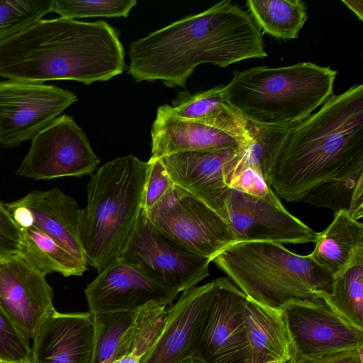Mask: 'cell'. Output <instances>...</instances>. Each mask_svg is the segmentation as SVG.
Masks as SVG:
<instances>
[{"mask_svg":"<svg viewBox=\"0 0 363 363\" xmlns=\"http://www.w3.org/2000/svg\"><path fill=\"white\" fill-rule=\"evenodd\" d=\"M259 165L274 193L301 201L312 187L363 170V84L332 95L315 113L259 143Z\"/></svg>","mask_w":363,"mask_h":363,"instance_id":"1","label":"cell"},{"mask_svg":"<svg viewBox=\"0 0 363 363\" xmlns=\"http://www.w3.org/2000/svg\"><path fill=\"white\" fill-rule=\"evenodd\" d=\"M128 55V73L134 80L162 81L169 87H184L201 64L223 68L267 56L262 34L251 16L230 0L136 40Z\"/></svg>","mask_w":363,"mask_h":363,"instance_id":"2","label":"cell"},{"mask_svg":"<svg viewBox=\"0 0 363 363\" xmlns=\"http://www.w3.org/2000/svg\"><path fill=\"white\" fill-rule=\"evenodd\" d=\"M124 68L118 34L104 21L41 19L0 43V77L8 80L89 85L109 80Z\"/></svg>","mask_w":363,"mask_h":363,"instance_id":"3","label":"cell"},{"mask_svg":"<svg viewBox=\"0 0 363 363\" xmlns=\"http://www.w3.org/2000/svg\"><path fill=\"white\" fill-rule=\"evenodd\" d=\"M148 169V161L130 155L106 162L91 176L79 240L86 264L99 272L118 261L135 230Z\"/></svg>","mask_w":363,"mask_h":363,"instance_id":"4","label":"cell"},{"mask_svg":"<svg viewBox=\"0 0 363 363\" xmlns=\"http://www.w3.org/2000/svg\"><path fill=\"white\" fill-rule=\"evenodd\" d=\"M337 72L311 62L235 71L225 85L228 105L247 121L287 126L310 116L333 93Z\"/></svg>","mask_w":363,"mask_h":363,"instance_id":"5","label":"cell"},{"mask_svg":"<svg viewBox=\"0 0 363 363\" xmlns=\"http://www.w3.org/2000/svg\"><path fill=\"white\" fill-rule=\"evenodd\" d=\"M212 262L247 298L275 309L294 301H319L332 291V273L310 255H297L279 243L235 242Z\"/></svg>","mask_w":363,"mask_h":363,"instance_id":"6","label":"cell"},{"mask_svg":"<svg viewBox=\"0 0 363 363\" xmlns=\"http://www.w3.org/2000/svg\"><path fill=\"white\" fill-rule=\"evenodd\" d=\"M145 213L166 237L211 262L236 242L231 228L218 212L175 184Z\"/></svg>","mask_w":363,"mask_h":363,"instance_id":"7","label":"cell"},{"mask_svg":"<svg viewBox=\"0 0 363 363\" xmlns=\"http://www.w3.org/2000/svg\"><path fill=\"white\" fill-rule=\"evenodd\" d=\"M118 261L133 267L158 284L179 292L196 286L207 277L211 262L163 235L143 209Z\"/></svg>","mask_w":363,"mask_h":363,"instance_id":"8","label":"cell"},{"mask_svg":"<svg viewBox=\"0 0 363 363\" xmlns=\"http://www.w3.org/2000/svg\"><path fill=\"white\" fill-rule=\"evenodd\" d=\"M211 284L191 356L206 363H252L245 326L247 296L227 278L216 279Z\"/></svg>","mask_w":363,"mask_h":363,"instance_id":"9","label":"cell"},{"mask_svg":"<svg viewBox=\"0 0 363 363\" xmlns=\"http://www.w3.org/2000/svg\"><path fill=\"white\" fill-rule=\"evenodd\" d=\"M77 101L73 92L39 82H0V145L15 148Z\"/></svg>","mask_w":363,"mask_h":363,"instance_id":"10","label":"cell"},{"mask_svg":"<svg viewBox=\"0 0 363 363\" xmlns=\"http://www.w3.org/2000/svg\"><path fill=\"white\" fill-rule=\"evenodd\" d=\"M218 213L236 242L303 244L314 242L317 237L318 233L284 208L274 191L255 196L229 189Z\"/></svg>","mask_w":363,"mask_h":363,"instance_id":"11","label":"cell"},{"mask_svg":"<svg viewBox=\"0 0 363 363\" xmlns=\"http://www.w3.org/2000/svg\"><path fill=\"white\" fill-rule=\"evenodd\" d=\"M100 160L85 133L67 115L57 117L32 140L16 174L49 180L92 174Z\"/></svg>","mask_w":363,"mask_h":363,"instance_id":"12","label":"cell"},{"mask_svg":"<svg viewBox=\"0 0 363 363\" xmlns=\"http://www.w3.org/2000/svg\"><path fill=\"white\" fill-rule=\"evenodd\" d=\"M52 299L45 276L19 255L0 257V306L29 340L55 310Z\"/></svg>","mask_w":363,"mask_h":363,"instance_id":"13","label":"cell"},{"mask_svg":"<svg viewBox=\"0 0 363 363\" xmlns=\"http://www.w3.org/2000/svg\"><path fill=\"white\" fill-rule=\"evenodd\" d=\"M294 354H318L363 346V328L349 323L323 300L294 301L282 308Z\"/></svg>","mask_w":363,"mask_h":363,"instance_id":"14","label":"cell"},{"mask_svg":"<svg viewBox=\"0 0 363 363\" xmlns=\"http://www.w3.org/2000/svg\"><path fill=\"white\" fill-rule=\"evenodd\" d=\"M179 293L119 261L100 271L84 290L89 312L92 314L138 311L155 303L170 306Z\"/></svg>","mask_w":363,"mask_h":363,"instance_id":"15","label":"cell"},{"mask_svg":"<svg viewBox=\"0 0 363 363\" xmlns=\"http://www.w3.org/2000/svg\"><path fill=\"white\" fill-rule=\"evenodd\" d=\"M245 149L185 152L160 158L173 182L216 212L222 208Z\"/></svg>","mask_w":363,"mask_h":363,"instance_id":"16","label":"cell"},{"mask_svg":"<svg viewBox=\"0 0 363 363\" xmlns=\"http://www.w3.org/2000/svg\"><path fill=\"white\" fill-rule=\"evenodd\" d=\"M20 228H33L54 240L80 261L86 262L79 240L81 209L77 201L59 188L34 190L4 203Z\"/></svg>","mask_w":363,"mask_h":363,"instance_id":"17","label":"cell"},{"mask_svg":"<svg viewBox=\"0 0 363 363\" xmlns=\"http://www.w3.org/2000/svg\"><path fill=\"white\" fill-rule=\"evenodd\" d=\"M94 331L90 312L54 310L33 340L32 363H91Z\"/></svg>","mask_w":363,"mask_h":363,"instance_id":"18","label":"cell"},{"mask_svg":"<svg viewBox=\"0 0 363 363\" xmlns=\"http://www.w3.org/2000/svg\"><path fill=\"white\" fill-rule=\"evenodd\" d=\"M150 159L185 152L245 149L247 144L223 130L176 116L169 105L160 106L151 128Z\"/></svg>","mask_w":363,"mask_h":363,"instance_id":"19","label":"cell"},{"mask_svg":"<svg viewBox=\"0 0 363 363\" xmlns=\"http://www.w3.org/2000/svg\"><path fill=\"white\" fill-rule=\"evenodd\" d=\"M211 281L183 291L168 307L164 328L153 348L139 363H179L191 356L193 342L204 315Z\"/></svg>","mask_w":363,"mask_h":363,"instance_id":"20","label":"cell"},{"mask_svg":"<svg viewBox=\"0 0 363 363\" xmlns=\"http://www.w3.org/2000/svg\"><path fill=\"white\" fill-rule=\"evenodd\" d=\"M245 326L252 363H286L294 355L282 310L261 305L247 298Z\"/></svg>","mask_w":363,"mask_h":363,"instance_id":"21","label":"cell"},{"mask_svg":"<svg viewBox=\"0 0 363 363\" xmlns=\"http://www.w3.org/2000/svg\"><path fill=\"white\" fill-rule=\"evenodd\" d=\"M314 242L311 257L333 275L363 261V225L345 212L335 213L332 223L317 233Z\"/></svg>","mask_w":363,"mask_h":363,"instance_id":"22","label":"cell"},{"mask_svg":"<svg viewBox=\"0 0 363 363\" xmlns=\"http://www.w3.org/2000/svg\"><path fill=\"white\" fill-rule=\"evenodd\" d=\"M225 85L184 96L171 106L173 113L182 118L208 125L242 140L248 145L252 138L247 121L227 103Z\"/></svg>","mask_w":363,"mask_h":363,"instance_id":"23","label":"cell"},{"mask_svg":"<svg viewBox=\"0 0 363 363\" xmlns=\"http://www.w3.org/2000/svg\"><path fill=\"white\" fill-rule=\"evenodd\" d=\"M19 255L44 276L57 272L65 277L82 276L86 262L77 259L54 240L33 228H20Z\"/></svg>","mask_w":363,"mask_h":363,"instance_id":"24","label":"cell"},{"mask_svg":"<svg viewBox=\"0 0 363 363\" xmlns=\"http://www.w3.org/2000/svg\"><path fill=\"white\" fill-rule=\"evenodd\" d=\"M136 312L91 313L94 331L91 363H113L130 355Z\"/></svg>","mask_w":363,"mask_h":363,"instance_id":"25","label":"cell"},{"mask_svg":"<svg viewBox=\"0 0 363 363\" xmlns=\"http://www.w3.org/2000/svg\"><path fill=\"white\" fill-rule=\"evenodd\" d=\"M246 5L257 26L277 38H297L308 19L300 0H247Z\"/></svg>","mask_w":363,"mask_h":363,"instance_id":"26","label":"cell"},{"mask_svg":"<svg viewBox=\"0 0 363 363\" xmlns=\"http://www.w3.org/2000/svg\"><path fill=\"white\" fill-rule=\"evenodd\" d=\"M301 201L345 212L355 220L363 217V170L330 179L311 188Z\"/></svg>","mask_w":363,"mask_h":363,"instance_id":"27","label":"cell"},{"mask_svg":"<svg viewBox=\"0 0 363 363\" xmlns=\"http://www.w3.org/2000/svg\"><path fill=\"white\" fill-rule=\"evenodd\" d=\"M320 298L342 318L363 328V261L335 274L331 293L322 294Z\"/></svg>","mask_w":363,"mask_h":363,"instance_id":"28","label":"cell"},{"mask_svg":"<svg viewBox=\"0 0 363 363\" xmlns=\"http://www.w3.org/2000/svg\"><path fill=\"white\" fill-rule=\"evenodd\" d=\"M54 0L0 1V43L52 12Z\"/></svg>","mask_w":363,"mask_h":363,"instance_id":"29","label":"cell"},{"mask_svg":"<svg viewBox=\"0 0 363 363\" xmlns=\"http://www.w3.org/2000/svg\"><path fill=\"white\" fill-rule=\"evenodd\" d=\"M168 307L155 303L136 312L130 355L140 361L153 348L164 328Z\"/></svg>","mask_w":363,"mask_h":363,"instance_id":"30","label":"cell"},{"mask_svg":"<svg viewBox=\"0 0 363 363\" xmlns=\"http://www.w3.org/2000/svg\"><path fill=\"white\" fill-rule=\"evenodd\" d=\"M137 4L135 0H54L52 12L60 18L124 17Z\"/></svg>","mask_w":363,"mask_h":363,"instance_id":"31","label":"cell"},{"mask_svg":"<svg viewBox=\"0 0 363 363\" xmlns=\"http://www.w3.org/2000/svg\"><path fill=\"white\" fill-rule=\"evenodd\" d=\"M0 363H32L30 340L0 306Z\"/></svg>","mask_w":363,"mask_h":363,"instance_id":"32","label":"cell"},{"mask_svg":"<svg viewBox=\"0 0 363 363\" xmlns=\"http://www.w3.org/2000/svg\"><path fill=\"white\" fill-rule=\"evenodd\" d=\"M230 189L255 196H264L273 191L261 167L247 160L245 154L232 176Z\"/></svg>","mask_w":363,"mask_h":363,"instance_id":"33","label":"cell"},{"mask_svg":"<svg viewBox=\"0 0 363 363\" xmlns=\"http://www.w3.org/2000/svg\"><path fill=\"white\" fill-rule=\"evenodd\" d=\"M149 169L143 191L142 209L147 213L174 185L160 159H150Z\"/></svg>","mask_w":363,"mask_h":363,"instance_id":"34","label":"cell"},{"mask_svg":"<svg viewBox=\"0 0 363 363\" xmlns=\"http://www.w3.org/2000/svg\"><path fill=\"white\" fill-rule=\"evenodd\" d=\"M21 231L0 202V257L19 255Z\"/></svg>","mask_w":363,"mask_h":363,"instance_id":"35","label":"cell"},{"mask_svg":"<svg viewBox=\"0 0 363 363\" xmlns=\"http://www.w3.org/2000/svg\"><path fill=\"white\" fill-rule=\"evenodd\" d=\"M363 346L318 354H294L286 363H363Z\"/></svg>","mask_w":363,"mask_h":363,"instance_id":"36","label":"cell"},{"mask_svg":"<svg viewBox=\"0 0 363 363\" xmlns=\"http://www.w3.org/2000/svg\"><path fill=\"white\" fill-rule=\"evenodd\" d=\"M352 11H353L360 21H363V1L362 0H342Z\"/></svg>","mask_w":363,"mask_h":363,"instance_id":"37","label":"cell"},{"mask_svg":"<svg viewBox=\"0 0 363 363\" xmlns=\"http://www.w3.org/2000/svg\"><path fill=\"white\" fill-rule=\"evenodd\" d=\"M140 360L137 357L133 355L126 356L122 359H120L113 363H139Z\"/></svg>","mask_w":363,"mask_h":363,"instance_id":"38","label":"cell"},{"mask_svg":"<svg viewBox=\"0 0 363 363\" xmlns=\"http://www.w3.org/2000/svg\"><path fill=\"white\" fill-rule=\"evenodd\" d=\"M179 363H206V362L196 356H189Z\"/></svg>","mask_w":363,"mask_h":363,"instance_id":"39","label":"cell"},{"mask_svg":"<svg viewBox=\"0 0 363 363\" xmlns=\"http://www.w3.org/2000/svg\"><path fill=\"white\" fill-rule=\"evenodd\" d=\"M258 125V124H255V125H253L252 126V128H251V135H252V128H253V127H254L255 125ZM251 142H252V141H251ZM250 144H251V143H250ZM250 151H251V153H252V156L254 157V155H253V154H252V152L251 148H250ZM254 158L255 159V157H254ZM255 160L257 161V160H256V159H255Z\"/></svg>","mask_w":363,"mask_h":363,"instance_id":"40","label":"cell"},{"mask_svg":"<svg viewBox=\"0 0 363 363\" xmlns=\"http://www.w3.org/2000/svg\"><path fill=\"white\" fill-rule=\"evenodd\" d=\"M255 123H253V124H252V125H251V126H250V133H251V128H252V126L253 125H255ZM273 126H274V125H273ZM251 136H252V135H251ZM249 149H250V154H251L252 157L254 158V157L252 156V153H251L250 148V145H249ZM254 160H255V158H254ZM255 161H256V160H255ZM256 162H257V161H256Z\"/></svg>","mask_w":363,"mask_h":363,"instance_id":"41","label":"cell"},{"mask_svg":"<svg viewBox=\"0 0 363 363\" xmlns=\"http://www.w3.org/2000/svg\"><path fill=\"white\" fill-rule=\"evenodd\" d=\"M265 363H278L277 362H265Z\"/></svg>","mask_w":363,"mask_h":363,"instance_id":"42","label":"cell"}]
</instances>
